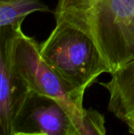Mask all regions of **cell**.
Returning a JSON list of instances; mask_svg holds the SVG:
<instances>
[{
	"label": "cell",
	"instance_id": "1",
	"mask_svg": "<svg viewBox=\"0 0 134 135\" xmlns=\"http://www.w3.org/2000/svg\"><path fill=\"white\" fill-rule=\"evenodd\" d=\"M39 51L81 110L86 89L101 74H111L92 40L64 22L56 21L49 36L39 44Z\"/></svg>",
	"mask_w": 134,
	"mask_h": 135
},
{
	"label": "cell",
	"instance_id": "2",
	"mask_svg": "<svg viewBox=\"0 0 134 135\" xmlns=\"http://www.w3.org/2000/svg\"><path fill=\"white\" fill-rule=\"evenodd\" d=\"M22 23L0 25V135H20L35 93L18 75L14 48Z\"/></svg>",
	"mask_w": 134,
	"mask_h": 135
},
{
	"label": "cell",
	"instance_id": "3",
	"mask_svg": "<svg viewBox=\"0 0 134 135\" xmlns=\"http://www.w3.org/2000/svg\"><path fill=\"white\" fill-rule=\"evenodd\" d=\"M14 65L20 78L33 93L52 99L63 108L80 135L84 110L75 104L63 83L42 59L39 44L21 32L14 48Z\"/></svg>",
	"mask_w": 134,
	"mask_h": 135
},
{
	"label": "cell",
	"instance_id": "4",
	"mask_svg": "<svg viewBox=\"0 0 134 135\" xmlns=\"http://www.w3.org/2000/svg\"><path fill=\"white\" fill-rule=\"evenodd\" d=\"M20 134L77 135V132L62 106L52 99L35 95Z\"/></svg>",
	"mask_w": 134,
	"mask_h": 135
},
{
	"label": "cell",
	"instance_id": "5",
	"mask_svg": "<svg viewBox=\"0 0 134 135\" xmlns=\"http://www.w3.org/2000/svg\"><path fill=\"white\" fill-rule=\"evenodd\" d=\"M111 75L110 81L100 83L110 95L108 110L134 134V58Z\"/></svg>",
	"mask_w": 134,
	"mask_h": 135
},
{
	"label": "cell",
	"instance_id": "6",
	"mask_svg": "<svg viewBox=\"0 0 134 135\" xmlns=\"http://www.w3.org/2000/svg\"><path fill=\"white\" fill-rule=\"evenodd\" d=\"M50 11L41 0H0V25L23 23L32 13Z\"/></svg>",
	"mask_w": 134,
	"mask_h": 135
},
{
	"label": "cell",
	"instance_id": "7",
	"mask_svg": "<svg viewBox=\"0 0 134 135\" xmlns=\"http://www.w3.org/2000/svg\"><path fill=\"white\" fill-rule=\"evenodd\" d=\"M105 119L103 115L93 109H85L80 135H104Z\"/></svg>",
	"mask_w": 134,
	"mask_h": 135
}]
</instances>
